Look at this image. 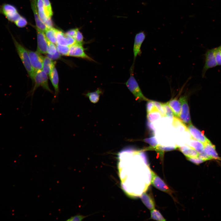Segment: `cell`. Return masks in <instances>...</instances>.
<instances>
[{"label":"cell","instance_id":"6da1fadb","mask_svg":"<svg viewBox=\"0 0 221 221\" xmlns=\"http://www.w3.org/2000/svg\"><path fill=\"white\" fill-rule=\"evenodd\" d=\"M14 45L30 77L33 80L35 71L31 64L27 50L21 44L11 33Z\"/></svg>","mask_w":221,"mask_h":221},{"label":"cell","instance_id":"7a4b0ae2","mask_svg":"<svg viewBox=\"0 0 221 221\" xmlns=\"http://www.w3.org/2000/svg\"><path fill=\"white\" fill-rule=\"evenodd\" d=\"M134 64H133L130 68V76L126 82V85L133 95L136 100L139 102L147 101L149 99L143 94L138 82L134 76Z\"/></svg>","mask_w":221,"mask_h":221},{"label":"cell","instance_id":"3957f363","mask_svg":"<svg viewBox=\"0 0 221 221\" xmlns=\"http://www.w3.org/2000/svg\"><path fill=\"white\" fill-rule=\"evenodd\" d=\"M0 14L4 15L9 21L14 24L22 16L14 6L7 3L0 5Z\"/></svg>","mask_w":221,"mask_h":221},{"label":"cell","instance_id":"277c9868","mask_svg":"<svg viewBox=\"0 0 221 221\" xmlns=\"http://www.w3.org/2000/svg\"><path fill=\"white\" fill-rule=\"evenodd\" d=\"M33 80L34 81V85L31 92L32 95L35 91L40 86L51 93L52 92L48 85L47 75L42 69L35 71Z\"/></svg>","mask_w":221,"mask_h":221},{"label":"cell","instance_id":"5b68a950","mask_svg":"<svg viewBox=\"0 0 221 221\" xmlns=\"http://www.w3.org/2000/svg\"><path fill=\"white\" fill-rule=\"evenodd\" d=\"M205 61L202 71V77H204L209 69L218 66L215 57V48L208 49L205 54Z\"/></svg>","mask_w":221,"mask_h":221},{"label":"cell","instance_id":"8992f818","mask_svg":"<svg viewBox=\"0 0 221 221\" xmlns=\"http://www.w3.org/2000/svg\"><path fill=\"white\" fill-rule=\"evenodd\" d=\"M85 49L82 45V44L76 43L70 46V48L68 56L80 58L87 60L95 62L91 57L86 53Z\"/></svg>","mask_w":221,"mask_h":221},{"label":"cell","instance_id":"52a82bcc","mask_svg":"<svg viewBox=\"0 0 221 221\" xmlns=\"http://www.w3.org/2000/svg\"><path fill=\"white\" fill-rule=\"evenodd\" d=\"M181 105V110L179 118L183 123L189 124L191 123L189 108L187 95L181 96L179 100Z\"/></svg>","mask_w":221,"mask_h":221},{"label":"cell","instance_id":"ba28073f","mask_svg":"<svg viewBox=\"0 0 221 221\" xmlns=\"http://www.w3.org/2000/svg\"><path fill=\"white\" fill-rule=\"evenodd\" d=\"M37 39V51L40 53L47 54V39L44 32L36 27Z\"/></svg>","mask_w":221,"mask_h":221},{"label":"cell","instance_id":"9c48e42d","mask_svg":"<svg viewBox=\"0 0 221 221\" xmlns=\"http://www.w3.org/2000/svg\"><path fill=\"white\" fill-rule=\"evenodd\" d=\"M31 64L34 70L42 69L44 57L37 51L27 50Z\"/></svg>","mask_w":221,"mask_h":221},{"label":"cell","instance_id":"30bf717a","mask_svg":"<svg viewBox=\"0 0 221 221\" xmlns=\"http://www.w3.org/2000/svg\"><path fill=\"white\" fill-rule=\"evenodd\" d=\"M151 175V183L157 188L170 194L172 193V190L165 182L153 171L150 169Z\"/></svg>","mask_w":221,"mask_h":221},{"label":"cell","instance_id":"8fae6325","mask_svg":"<svg viewBox=\"0 0 221 221\" xmlns=\"http://www.w3.org/2000/svg\"><path fill=\"white\" fill-rule=\"evenodd\" d=\"M145 37L146 34L144 31H140L135 35L133 48L134 63L137 56L141 53V47Z\"/></svg>","mask_w":221,"mask_h":221},{"label":"cell","instance_id":"7c38bea8","mask_svg":"<svg viewBox=\"0 0 221 221\" xmlns=\"http://www.w3.org/2000/svg\"><path fill=\"white\" fill-rule=\"evenodd\" d=\"M188 131L192 136V137L201 142L204 144L210 141L204 135V134L191 123L188 127Z\"/></svg>","mask_w":221,"mask_h":221},{"label":"cell","instance_id":"4fadbf2b","mask_svg":"<svg viewBox=\"0 0 221 221\" xmlns=\"http://www.w3.org/2000/svg\"><path fill=\"white\" fill-rule=\"evenodd\" d=\"M30 0L31 8L34 14L37 27L43 31L45 32L48 28L41 21L39 17L38 11L37 10V0Z\"/></svg>","mask_w":221,"mask_h":221},{"label":"cell","instance_id":"5bb4252c","mask_svg":"<svg viewBox=\"0 0 221 221\" xmlns=\"http://www.w3.org/2000/svg\"><path fill=\"white\" fill-rule=\"evenodd\" d=\"M167 103L171 109L174 114L176 117H179L181 109V104L179 100L175 98L172 99Z\"/></svg>","mask_w":221,"mask_h":221},{"label":"cell","instance_id":"9a60e30c","mask_svg":"<svg viewBox=\"0 0 221 221\" xmlns=\"http://www.w3.org/2000/svg\"><path fill=\"white\" fill-rule=\"evenodd\" d=\"M48 75L54 88L56 96L59 92V77L57 70L55 66L52 70Z\"/></svg>","mask_w":221,"mask_h":221},{"label":"cell","instance_id":"2e32d148","mask_svg":"<svg viewBox=\"0 0 221 221\" xmlns=\"http://www.w3.org/2000/svg\"><path fill=\"white\" fill-rule=\"evenodd\" d=\"M177 148L187 157H198L199 153L194 149L188 145L182 146H178Z\"/></svg>","mask_w":221,"mask_h":221},{"label":"cell","instance_id":"e0dca14e","mask_svg":"<svg viewBox=\"0 0 221 221\" xmlns=\"http://www.w3.org/2000/svg\"><path fill=\"white\" fill-rule=\"evenodd\" d=\"M204 152L212 159H219L216 150L215 146L210 141L204 144Z\"/></svg>","mask_w":221,"mask_h":221},{"label":"cell","instance_id":"ac0fdd59","mask_svg":"<svg viewBox=\"0 0 221 221\" xmlns=\"http://www.w3.org/2000/svg\"><path fill=\"white\" fill-rule=\"evenodd\" d=\"M55 62L47 56L44 58L42 70L49 75L52 68L55 66Z\"/></svg>","mask_w":221,"mask_h":221},{"label":"cell","instance_id":"d6986e66","mask_svg":"<svg viewBox=\"0 0 221 221\" xmlns=\"http://www.w3.org/2000/svg\"><path fill=\"white\" fill-rule=\"evenodd\" d=\"M140 198L145 206L151 210L154 209L155 203L151 196L148 194L143 193L140 196Z\"/></svg>","mask_w":221,"mask_h":221},{"label":"cell","instance_id":"ffe728a7","mask_svg":"<svg viewBox=\"0 0 221 221\" xmlns=\"http://www.w3.org/2000/svg\"><path fill=\"white\" fill-rule=\"evenodd\" d=\"M102 93V91L98 88L95 91L88 92L85 95L86 97L88 98L91 103H95L99 101L100 95Z\"/></svg>","mask_w":221,"mask_h":221},{"label":"cell","instance_id":"44dd1931","mask_svg":"<svg viewBox=\"0 0 221 221\" xmlns=\"http://www.w3.org/2000/svg\"><path fill=\"white\" fill-rule=\"evenodd\" d=\"M189 145V146L194 149L199 153H201L204 151V144L192 137L190 139Z\"/></svg>","mask_w":221,"mask_h":221},{"label":"cell","instance_id":"7402d4cb","mask_svg":"<svg viewBox=\"0 0 221 221\" xmlns=\"http://www.w3.org/2000/svg\"><path fill=\"white\" fill-rule=\"evenodd\" d=\"M37 5L39 17L41 21L45 24L49 18L47 17L45 14L43 0H37Z\"/></svg>","mask_w":221,"mask_h":221},{"label":"cell","instance_id":"603a6c76","mask_svg":"<svg viewBox=\"0 0 221 221\" xmlns=\"http://www.w3.org/2000/svg\"><path fill=\"white\" fill-rule=\"evenodd\" d=\"M57 29L53 27L48 28L45 32L48 39L56 45L57 44L56 32Z\"/></svg>","mask_w":221,"mask_h":221},{"label":"cell","instance_id":"cb8c5ba5","mask_svg":"<svg viewBox=\"0 0 221 221\" xmlns=\"http://www.w3.org/2000/svg\"><path fill=\"white\" fill-rule=\"evenodd\" d=\"M56 39L57 44L68 46L66 34L58 29L56 32Z\"/></svg>","mask_w":221,"mask_h":221},{"label":"cell","instance_id":"d4e9b609","mask_svg":"<svg viewBox=\"0 0 221 221\" xmlns=\"http://www.w3.org/2000/svg\"><path fill=\"white\" fill-rule=\"evenodd\" d=\"M177 148L178 145H176L175 146H165L158 144L156 147L153 148V150L156 151L162 155L164 151L175 150L177 149Z\"/></svg>","mask_w":221,"mask_h":221},{"label":"cell","instance_id":"484cf974","mask_svg":"<svg viewBox=\"0 0 221 221\" xmlns=\"http://www.w3.org/2000/svg\"><path fill=\"white\" fill-rule=\"evenodd\" d=\"M147 117L148 120L152 122L159 119L162 116L158 110H156L147 113Z\"/></svg>","mask_w":221,"mask_h":221},{"label":"cell","instance_id":"4316f807","mask_svg":"<svg viewBox=\"0 0 221 221\" xmlns=\"http://www.w3.org/2000/svg\"><path fill=\"white\" fill-rule=\"evenodd\" d=\"M44 11L45 15L48 18H51L52 15V7L49 0H43Z\"/></svg>","mask_w":221,"mask_h":221},{"label":"cell","instance_id":"83f0119b","mask_svg":"<svg viewBox=\"0 0 221 221\" xmlns=\"http://www.w3.org/2000/svg\"><path fill=\"white\" fill-rule=\"evenodd\" d=\"M144 141L151 145L150 146L145 149V150H153V148L156 147L158 145V142L154 136L145 139L144 140Z\"/></svg>","mask_w":221,"mask_h":221},{"label":"cell","instance_id":"f1b7e54d","mask_svg":"<svg viewBox=\"0 0 221 221\" xmlns=\"http://www.w3.org/2000/svg\"><path fill=\"white\" fill-rule=\"evenodd\" d=\"M56 45L57 51L61 55L68 56L70 46L58 44H56Z\"/></svg>","mask_w":221,"mask_h":221},{"label":"cell","instance_id":"f546056e","mask_svg":"<svg viewBox=\"0 0 221 221\" xmlns=\"http://www.w3.org/2000/svg\"><path fill=\"white\" fill-rule=\"evenodd\" d=\"M151 218L157 221L165 220L161 213L158 211L154 209L151 211Z\"/></svg>","mask_w":221,"mask_h":221},{"label":"cell","instance_id":"4dcf8cb0","mask_svg":"<svg viewBox=\"0 0 221 221\" xmlns=\"http://www.w3.org/2000/svg\"><path fill=\"white\" fill-rule=\"evenodd\" d=\"M47 43V54L50 55H53L56 53L57 51L56 46L54 44L49 41L48 39Z\"/></svg>","mask_w":221,"mask_h":221},{"label":"cell","instance_id":"1f68e13d","mask_svg":"<svg viewBox=\"0 0 221 221\" xmlns=\"http://www.w3.org/2000/svg\"><path fill=\"white\" fill-rule=\"evenodd\" d=\"M162 106L164 109L166 116L173 118V112L169 105L166 103H162Z\"/></svg>","mask_w":221,"mask_h":221},{"label":"cell","instance_id":"d6a6232c","mask_svg":"<svg viewBox=\"0 0 221 221\" xmlns=\"http://www.w3.org/2000/svg\"><path fill=\"white\" fill-rule=\"evenodd\" d=\"M153 103L157 109L161 114V116H166L162 106V103L155 101H153Z\"/></svg>","mask_w":221,"mask_h":221},{"label":"cell","instance_id":"836d02e7","mask_svg":"<svg viewBox=\"0 0 221 221\" xmlns=\"http://www.w3.org/2000/svg\"><path fill=\"white\" fill-rule=\"evenodd\" d=\"M147 101V102L146 104L147 113L157 110L154 104L153 101L149 99Z\"/></svg>","mask_w":221,"mask_h":221},{"label":"cell","instance_id":"e575fe53","mask_svg":"<svg viewBox=\"0 0 221 221\" xmlns=\"http://www.w3.org/2000/svg\"><path fill=\"white\" fill-rule=\"evenodd\" d=\"M27 24L26 20L24 17L21 16V18L18 20L15 24L18 27L22 28L26 26Z\"/></svg>","mask_w":221,"mask_h":221},{"label":"cell","instance_id":"d590c367","mask_svg":"<svg viewBox=\"0 0 221 221\" xmlns=\"http://www.w3.org/2000/svg\"><path fill=\"white\" fill-rule=\"evenodd\" d=\"M215 57L218 65H221V51L219 47L215 48Z\"/></svg>","mask_w":221,"mask_h":221},{"label":"cell","instance_id":"8d00e7d4","mask_svg":"<svg viewBox=\"0 0 221 221\" xmlns=\"http://www.w3.org/2000/svg\"><path fill=\"white\" fill-rule=\"evenodd\" d=\"M74 39L77 43L83 44V37L81 33L79 30L76 33Z\"/></svg>","mask_w":221,"mask_h":221},{"label":"cell","instance_id":"74e56055","mask_svg":"<svg viewBox=\"0 0 221 221\" xmlns=\"http://www.w3.org/2000/svg\"><path fill=\"white\" fill-rule=\"evenodd\" d=\"M86 217L85 216L78 214L74 216H71L69 218L66 220L67 221H81Z\"/></svg>","mask_w":221,"mask_h":221},{"label":"cell","instance_id":"f35d334b","mask_svg":"<svg viewBox=\"0 0 221 221\" xmlns=\"http://www.w3.org/2000/svg\"><path fill=\"white\" fill-rule=\"evenodd\" d=\"M187 159L196 165H199L204 161V160L201 159L198 157H187Z\"/></svg>","mask_w":221,"mask_h":221},{"label":"cell","instance_id":"ab89813d","mask_svg":"<svg viewBox=\"0 0 221 221\" xmlns=\"http://www.w3.org/2000/svg\"><path fill=\"white\" fill-rule=\"evenodd\" d=\"M198 157L204 161L212 159L210 156L207 155L204 151L203 152L199 153Z\"/></svg>","mask_w":221,"mask_h":221},{"label":"cell","instance_id":"60d3db41","mask_svg":"<svg viewBox=\"0 0 221 221\" xmlns=\"http://www.w3.org/2000/svg\"><path fill=\"white\" fill-rule=\"evenodd\" d=\"M78 30L79 29L78 28L70 29L65 34L68 36L74 38Z\"/></svg>","mask_w":221,"mask_h":221},{"label":"cell","instance_id":"b9f144b4","mask_svg":"<svg viewBox=\"0 0 221 221\" xmlns=\"http://www.w3.org/2000/svg\"><path fill=\"white\" fill-rule=\"evenodd\" d=\"M147 126L149 130H150L153 134H155V130L152 122L148 120Z\"/></svg>","mask_w":221,"mask_h":221},{"label":"cell","instance_id":"7bdbcfd3","mask_svg":"<svg viewBox=\"0 0 221 221\" xmlns=\"http://www.w3.org/2000/svg\"><path fill=\"white\" fill-rule=\"evenodd\" d=\"M60 54L57 51L56 53L53 55H50L48 54L47 56L52 60L57 59L59 58Z\"/></svg>","mask_w":221,"mask_h":221},{"label":"cell","instance_id":"ee69618b","mask_svg":"<svg viewBox=\"0 0 221 221\" xmlns=\"http://www.w3.org/2000/svg\"><path fill=\"white\" fill-rule=\"evenodd\" d=\"M219 48H220V50H221V45L220 46H219Z\"/></svg>","mask_w":221,"mask_h":221}]
</instances>
